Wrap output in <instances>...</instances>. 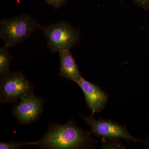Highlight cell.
Listing matches in <instances>:
<instances>
[{"instance_id": "obj_1", "label": "cell", "mask_w": 149, "mask_h": 149, "mask_svg": "<svg viewBox=\"0 0 149 149\" xmlns=\"http://www.w3.org/2000/svg\"><path fill=\"white\" fill-rule=\"evenodd\" d=\"M91 135L78 127L73 120L63 125L51 123L47 133L35 146L48 149L91 148L97 143Z\"/></svg>"}, {"instance_id": "obj_2", "label": "cell", "mask_w": 149, "mask_h": 149, "mask_svg": "<svg viewBox=\"0 0 149 149\" xmlns=\"http://www.w3.org/2000/svg\"><path fill=\"white\" fill-rule=\"evenodd\" d=\"M41 25L30 15H20L0 20V38L8 48L27 39Z\"/></svg>"}, {"instance_id": "obj_3", "label": "cell", "mask_w": 149, "mask_h": 149, "mask_svg": "<svg viewBox=\"0 0 149 149\" xmlns=\"http://www.w3.org/2000/svg\"><path fill=\"white\" fill-rule=\"evenodd\" d=\"M47 42L48 48L52 53L70 50L80 42L79 32L65 21L41 26Z\"/></svg>"}, {"instance_id": "obj_4", "label": "cell", "mask_w": 149, "mask_h": 149, "mask_svg": "<svg viewBox=\"0 0 149 149\" xmlns=\"http://www.w3.org/2000/svg\"><path fill=\"white\" fill-rule=\"evenodd\" d=\"M33 88L21 72L10 71L1 75L0 99L2 103L12 102L33 94Z\"/></svg>"}, {"instance_id": "obj_5", "label": "cell", "mask_w": 149, "mask_h": 149, "mask_svg": "<svg viewBox=\"0 0 149 149\" xmlns=\"http://www.w3.org/2000/svg\"><path fill=\"white\" fill-rule=\"evenodd\" d=\"M81 117L91 127L90 133L97 137L107 139H123L133 142L141 141L130 135L125 126L112 120H105L101 118L97 120L94 118V115L89 116H81Z\"/></svg>"}, {"instance_id": "obj_6", "label": "cell", "mask_w": 149, "mask_h": 149, "mask_svg": "<svg viewBox=\"0 0 149 149\" xmlns=\"http://www.w3.org/2000/svg\"><path fill=\"white\" fill-rule=\"evenodd\" d=\"M42 109V100L33 93L20 99L14 107L12 112L19 123L25 124L37 120Z\"/></svg>"}, {"instance_id": "obj_7", "label": "cell", "mask_w": 149, "mask_h": 149, "mask_svg": "<svg viewBox=\"0 0 149 149\" xmlns=\"http://www.w3.org/2000/svg\"><path fill=\"white\" fill-rule=\"evenodd\" d=\"M77 83L83 91L86 103L93 115L102 111L108 100L106 93L97 85L85 80L83 77Z\"/></svg>"}, {"instance_id": "obj_8", "label": "cell", "mask_w": 149, "mask_h": 149, "mask_svg": "<svg viewBox=\"0 0 149 149\" xmlns=\"http://www.w3.org/2000/svg\"><path fill=\"white\" fill-rule=\"evenodd\" d=\"M60 58L59 74L61 77L77 83L82 77L75 60L69 50L59 52Z\"/></svg>"}, {"instance_id": "obj_9", "label": "cell", "mask_w": 149, "mask_h": 149, "mask_svg": "<svg viewBox=\"0 0 149 149\" xmlns=\"http://www.w3.org/2000/svg\"><path fill=\"white\" fill-rule=\"evenodd\" d=\"M12 57L8 48L4 46L0 48V74L2 75L10 71L9 68Z\"/></svg>"}, {"instance_id": "obj_10", "label": "cell", "mask_w": 149, "mask_h": 149, "mask_svg": "<svg viewBox=\"0 0 149 149\" xmlns=\"http://www.w3.org/2000/svg\"><path fill=\"white\" fill-rule=\"evenodd\" d=\"M37 142H15L11 141L10 142H2L0 143V149H17L26 146L34 145L35 146Z\"/></svg>"}, {"instance_id": "obj_11", "label": "cell", "mask_w": 149, "mask_h": 149, "mask_svg": "<svg viewBox=\"0 0 149 149\" xmlns=\"http://www.w3.org/2000/svg\"><path fill=\"white\" fill-rule=\"evenodd\" d=\"M68 0H45L46 2L54 8L57 9L61 7Z\"/></svg>"}, {"instance_id": "obj_12", "label": "cell", "mask_w": 149, "mask_h": 149, "mask_svg": "<svg viewBox=\"0 0 149 149\" xmlns=\"http://www.w3.org/2000/svg\"><path fill=\"white\" fill-rule=\"evenodd\" d=\"M135 3L144 8H149V0H132Z\"/></svg>"}, {"instance_id": "obj_13", "label": "cell", "mask_w": 149, "mask_h": 149, "mask_svg": "<svg viewBox=\"0 0 149 149\" xmlns=\"http://www.w3.org/2000/svg\"><path fill=\"white\" fill-rule=\"evenodd\" d=\"M144 142L145 147L149 149V138L147 139L146 141H144Z\"/></svg>"}]
</instances>
